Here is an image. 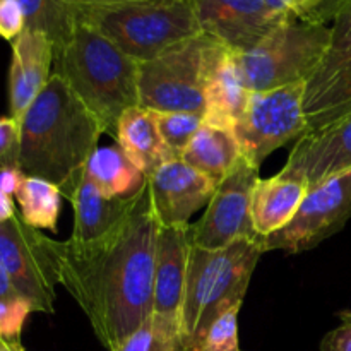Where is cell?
<instances>
[{"instance_id": "obj_1", "label": "cell", "mask_w": 351, "mask_h": 351, "mask_svg": "<svg viewBox=\"0 0 351 351\" xmlns=\"http://www.w3.org/2000/svg\"><path fill=\"white\" fill-rule=\"evenodd\" d=\"M158 232L146 184L129 218L110 235L89 243L58 242L60 285L108 351H120L153 315Z\"/></svg>"}, {"instance_id": "obj_2", "label": "cell", "mask_w": 351, "mask_h": 351, "mask_svg": "<svg viewBox=\"0 0 351 351\" xmlns=\"http://www.w3.org/2000/svg\"><path fill=\"white\" fill-rule=\"evenodd\" d=\"M103 134L99 120L53 72L21 119L17 168L71 199Z\"/></svg>"}, {"instance_id": "obj_3", "label": "cell", "mask_w": 351, "mask_h": 351, "mask_svg": "<svg viewBox=\"0 0 351 351\" xmlns=\"http://www.w3.org/2000/svg\"><path fill=\"white\" fill-rule=\"evenodd\" d=\"M53 72L67 82L110 136L115 137L120 117L139 106V62L79 16L55 50Z\"/></svg>"}, {"instance_id": "obj_4", "label": "cell", "mask_w": 351, "mask_h": 351, "mask_svg": "<svg viewBox=\"0 0 351 351\" xmlns=\"http://www.w3.org/2000/svg\"><path fill=\"white\" fill-rule=\"evenodd\" d=\"M263 254L261 239H240L216 250L191 245L180 322L185 351L195 350L209 324L221 312L243 304Z\"/></svg>"}, {"instance_id": "obj_5", "label": "cell", "mask_w": 351, "mask_h": 351, "mask_svg": "<svg viewBox=\"0 0 351 351\" xmlns=\"http://www.w3.org/2000/svg\"><path fill=\"white\" fill-rule=\"evenodd\" d=\"M77 16L137 62L151 60L202 33L191 0L79 7Z\"/></svg>"}, {"instance_id": "obj_6", "label": "cell", "mask_w": 351, "mask_h": 351, "mask_svg": "<svg viewBox=\"0 0 351 351\" xmlns=\"http://www.w3.org/2000/svg\"><path fill=\"white\" fill-rule=\"evenodd\" d=\"M328 24L287 21L245 51H235L240 77L250 93L307 82L331 50Z\"/></svg>"}, {"instance_id": "obj_7", "label": "cell", "mask_w": 351, "mask_h": 351, "mask_svg": "<svg viewBox=\"0 0 351 351\" xmlns=\"http://www.w3.org/2000/svg\"><path fill=\"white\" fill-rule=\"evenodd\" d=\"M219 41L201 33L139 62V106L151 112L204 113V89Z\"/></svg>"}, {"instance_id": "obj_8", "label": "cell", "mask_w": 351, "mask_h": 351, "mask_svg": "<svg viewBox=\"0 0 351 351\" xmlns=\"http://www.w3.org/2000/svg\"><path fill=\"white\" fill-rule=\"evenodd\" d=\"M307 82H295L269 91L250 93L242 115L233 127V136L242 158L261 168L267 156L290 141L308 134L304 112Z\"/></svg>"}, {"instance_id": "obj_9", "label": "cell", "mask_w": 351, "mask_h": 351, "mask_svg": "<svg viewBox=\"0 0 351 351\" xmlns=\"http://www.w3.org/2000/svg\"><path fill=\"white\" fill-rule=\"evenodd\" d=\"M0 264L12 287L34 312L53 314L58 269V242L26 225L19 213L0 223Z\"/></svg>"}, {"instance_id": "obj_10", "label": "cell", "mask_w": 351, "mask_h": 351, "mask_svg": "<svg viewBox=\"0 0 351 351\" xmlns=\"http://www.w3.org/2000/svg\"><path fill=\"white\" fill-rule=\"evenodd\" d=\"M351 216V171L308 189L297 215L280 232L261 239L264 252L300 254L338 233Z\"/></svg>"}, {"instance_id": "obj_11", "label": "cell", "mask_w": 351, "mask_h": 351, "mask_svg": "<svg viewBox=\"0 0 351 351\" xmlns=\"http://www.w3.org/2000/svg\"><path fill=\"white\" fill-rule=\"evenodd\" d=\"M259 168L240 160L232 173L218 184L204 215L189 225V242L201 249H225L240 239L259 240L250 216V197Z\"/></svg>"}, {"instance_id": "obj_12", "label": "cell", "mask_w": 351, "mask_h": 351, "mask_svg": "<svg viewBox=\"0 0 351 351\" xmlns=\"http://www.w3.org/2000/svg\"><path fill=\"white\" fill-rule=\"evenodd\" d=\"M204 34L235 51H245L263 41L274 27L287 23L266 0H191Z\"/></svg>"}, {"instance_id": "obj_13", "label": "cell", "mask_w": 351, "mask_h": 351, "mask_svg": "<svg viewBox=\"0 0 351 351\" xmlns=\"http://www.w3.org/2000/svg\"><path fill=\"white\" fill-rule=\"evenodd\" d=\"M351 171V113L297 141L280 173L317 187Z\"/></svg>"}, {"instance_id": "obj_14", "label": "cell", "mask_w": 351, "mask_h": 351, "mask_svg": "<svg viewBox=\"0 0 351 351\" xmlns=\"http://www.w3.org/2000/svg\"><path fill=\"white\" fill-rule=\"evenodd\" d=\"M216 187L180 158L168 161L147 177L151 208L160 226L189 225L192 215L209 204Z\"/></svg>"}, {"instance_id": "obj_15", "label": "cell", "mask_w": 351, "mask_h": 351, "mask_svg": "<svg viewBox=\"0 0 351 351\" xmlns=\"http://www.w3.org/2000/svg\"><path fill=\"white\" fill-rule=\"evenodd\" d=\"M189 225L160 226L154 266L153 321L180 332L189 263Z\"/></svg>"}, {"instance_id": "obj_16", "label": "cell", "mask_w": 351, "mask_h": 351, "mask_svg": "<svg viewBox=\"0 0 351 351\" xmlns=\"http://www.w3.org/2000/svg\"><path fill=\"white\" fill-rule=\"evenodd\" d=\"M55 64V45L45 33L24 29L12 41L9 67V115L19 120L43 91Z\"/></svg>"}, {"instance_id": "obj_17", "label": "cell", "mask_w": 351, "mask_h": 351, "mask_svg": "<svg viewBox=\"0 0 351 351\" xmlns=\"http://www.w3.org/2000/svg\"><path fill=\"white\" fill-rule=\"evenodd\" d=\"M249 96L250 91L243 84L237 67L235 50L221 43L213 58L206 81L202 122L233 132Z\"/></svg>"}, {"instance_id": "obj_18", "label": "cell", "mask_w": 351, "mask_h": 351, "mask_svg": "<svg viewBox=\"0 0 351 351\" xmlns=\"http://www.w3.org/2000/svg\"><path fill=\"white\" fill-rule=\"evenodd\" d=\"M143 192L132 199H110L84 171L77 189L69 199L74 209V230L71 240L89 243L110 235L129 218Z\"/></svg>"}, {"instance_id": "obj_19", "label": "cell", "mask_w": 351, "mask_h": 351, "mask_svg": "<svg viewBox=\"0 0 351 351\" xmlns=\"http://www.w3.org/2000/svg\"><path fill=\"white\" fill-rule=\"evenodd\" d=\"M304 112L308 134L351 113V55L322 62L307 81Z\"/></svg>"}, {"instance_id": "obj_20", "label": "cell", "mask_w": 351, "mask_h": 351, "mask_svg": "<svg viewBox=\"0 0 351 351\" xmlns=\"http://www.w3.org/2000/svg\"><path fill=\"white\" fill-rule=\"evenodd\" d=\"M308 192V185L298 178L276 173L269 178H257L250 197L252 225L261 239L280 232L297 215Z\"/></svg>"}, {"instance_id": "obj_21", "label": "cell", "mask_w": 351, "mask_h": 351, "mask_svg": "<svg viewBox=\"0 0 351 351\" xmlns=\"http://www.w3.org/2000/svg\"><path fill=\"white\" fill-rule=\"evenodd\" d=\"M115 141L146 178L165 163L177 160L165 144L153 112L141 106L129 108L120 117Z\"/></svg>"}, {"instance_id": "obj_22", "label": "cell", "mask_w": 351, "mask_h": 351, "mask_svg": "<svg viewBox=\"0 0 351 351\" xmlns=\"http://www.w3.org/2000/svg\"><path fill=\"white\" fill-rule=\"evenodd\" d=\"M180 160L218 185L239 165L242 153L232 130L204 123L185 147Z\"/></svg>"}, {"instance_id": "obj_23", "label": "cell", "mask_w": 351, "mask_h": 351, "mask_svg": "<svg viewBox=\"0 0 351 351\" xmlns=\"http://www.w3.org/2000/svg\"><path fill=\"white\" fill-rule=\"evenodd\" d=\"M84 171L110 199H132L147 184L146 175L129 160L119 144L96 147Z\"/></svg>"}, {"instance_id": "obj_24", "label": "cell", "mask_w": 351, "mask_h": 351, "mask_svg": "<svg viewBox=\"0 0 351 351\" xmlns=\"http://www.w3.org/2000/svg\"><path fill=\"white\" fill-rule=\"evenodd\" d=\"M19 215L26 225L36 230L57 232L62 208V192L57 185L36 177H24L16 192Z\"/></svg>"}, {"instance_id": "obj_25", "label": "cell", "mask_w": 351, "mask_h": 351, "mask_svg": "<svg viewBox=\"0 0 351 351\" xmlns=\"http://www.w3.org/2000/svg\"><path fill=\"white\" fill-rule=\"evenodd\" d=\"M26 16L27 29L47 34L55 45V50L69 36L77 21V9L71 0H17Z\"/></svg>"}, {"instance_id": "obj_26", "label": "cell", "mask_w": 351, "mask_h": 351, "mask_svg": "<svg viewBox=\"0 0 351 351\" xmlns=\"http://www.w3.org/2000/svg\"><path fill=\"white\" fill-rule=\"evenodd\" d=\"M158 130L175 158H180L204 122L197 113L153 112Z\"/></svg>"}, {"instance_id": "obj_27", "label": "cell", "mask_w": 351, "mask_h": 351, "mask_svg": "<svg viewBox=\"0 0 351 351\" xmlns=\"http://www.w3.org/2000/svg\"><path fill=\"white\" fill-rule=\"evenodd\" d=\"M120 351H185L180 332L168 329L147 319L132 336H129Z\"/></svg>"}, {"instance_id": "obj_28", "label": "cell", "mask_w": 351, "mask_h": 351, "mask_svg": "<svg viewBox=\"0 0 351 351\" xmlns=\"http://www.w3.org/2000/svg\"><path fill=\"white\" fill-rule=\"evenodd\" d=\"M242 304L232 305L209 324L194 351H240L239 312Z\"/></svg>"}, {"instance_id": "obj_29", "label": "cell", "mask_w": 351, "mask_h": 351, "mask_svg": "<svg viewBox=\"0 0 351 351\" xmlns=\"http://www.w3.org/2000/svg\"><path fill=\"white\" fill-rule=\"evenodd\" d=\"M31 312H34L33 305L23 297L12 300L0 298V339H21Z\"/></svg>"}, {"instance_id": "obj_30", "label": "cell", "mask_w": 351, "mask_h": 351, "mask_svg": "<svg viewBox=\"0 0 351 351\" xmlns=\"http://www.w3.org/2000/svg\"><path fill=\"white\" fill-rule=\"evenodd\" d=\"M331 50L324 62H335L351 55V0H343L335 21H332Z\"/></svg>"}, {"instance_id": "obj_31", "label": "cell", "mask_w": 351, "mask_h": 351, "mask_svg": "<svg viewBox=\"0 0 351 351\" xmlns=\"http://www.w3.org/2000/svg\"><path fill=\"white\" fill-rule=\"evenodd\" d=\"M21 122L14 117H0V170L17 168Z\"/></svg>"}, {"instance_id": "obj_32", "label": "cell", "mask_w": 351, "mask_h": 351, "mask_svg": "<svg viewBox=\"0 0 351 351\" xmlns=\"http://www.w3.org/2000/svg\"><path fill=\"white\" fill-rule=\"evenodd\" d=\"M26 29V16L17 0H0V38L12 43Z\"/></svg>"}, {"instance_id": "obj_33", "label": "cell", "mask_w": 351, "mask_h": 351, "mask_svg": "<svg viewBox=\"0 0 351 351\" xmlns=\"http://www.w3.org/2000/svg\"><path fill=\"white\" fill-rule=\"evenodd\" d=\"M266 3L283 21L311 23L315 9L314 0H266Z\"/></svg>"}, {"instance_id": "obj_34", "label": "cell", "mask_w": 351, "mask_h": 351, "mask_svg": "<svg viewBox=\"0 0 351 351\" xmlns=\"http://www.w3.org/2000/svg\"><path fill=\"white\" fill-rule=\"evenodd\" d=\"M321 351H351V324H343L324 336Z\"/></svg>"}, {"instance_id": "obj_35", "label": "cell", "mask_w": 351, "mask_h": 351, "mask_svg": "<svg viewBox=\"0 0 351 351\" xmlns=\"http://www.w3.org/2000/svg\"><path fill=\"white\" fill-rule=\"evenodd\" d=\"M24 177L26 175L19 168H3V170H0V191L9 195H16Z\"/></svg>"}, {"instance_id": "obj_36", "label": "cell", "mask_w": 351, "mask_h": 351, "mask_svg": "<svg viewBox=\"0 0 351 351\" xmlns=\"http://www.w3.org/2000/svg\"><path fill=\"white\" fill-rule=\"evenodd\" d=\"M16 206H14L12 195L5 194V192L0 191V223L7 221V219L12 218L16 215Z\"/></svg>"}, {"instance_id": "obj_37", "label": "cell", "mask_w": 351, "mask_h": 351, "mask_svg": "<svg viewBox=\"0 0 351 351\" xmlns=\"http://www.w3.org/2000/svg\"><path fill=\"white\" fill-rule=\"evenodd\" d=\"M122 2H134V0H71V3L75 7V9H79V7H89V5H112V3H122Z\"/></svg>"}, {"instance_id": "obj_38", "label": "cell", "mask_w": 351, "mask_h": 351, "mask_svg": "<svg viewBox=\"0 0 351 351\" xmlns=\"http://www.w3.org/2000/svg\"><path fill=\"white\" fill-rule=\"evenodd\" d=\"M0 351H24L21 339H0Z\"/></svg>"}, {"instance_id": "obj_39", "label": "cell", "mask_w": 351, "mask_h": 351, "mask_svg": "<svg viewBox=\"0 0 351 351\" xmlns=\"http://www.w3.org/2000/svg\"><path fill=\"white\" fill-rule=\"evenodd\" d=\"M338 317L343 324H351V308H345V311L338 312Z\"/></svg>"}, {"instance_id": "obj_40", "label": "cell", "mask_w": 351, "mask_h": 351, "mask_svg": "<svg viewBox=\"0 0 351 351\" xmlns=\"http://www.w3.org/2000/svg\"><path fill=\"white\" fill-rule=\"evenodd\" d=\"M314 2H315V9H314V14H312V21H311V23H317L319 9H321V2H322V0H314Z\"/></svg>"}]
</instances>
